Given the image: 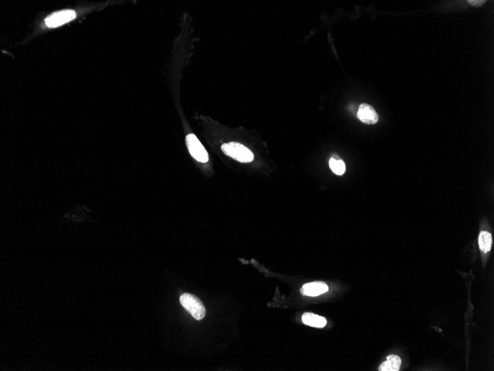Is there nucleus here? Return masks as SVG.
Here are the masks:
<instances>
[{
	"instance_id": "obj_1",
	"label": "nucleus",
	"mask_w": 494,
	"mask_h": 371,
	"mask_svg": "<svg viewBox=\"0 0 494 371\" xmlns=\"http://www.w3.org/2000/svg\"><path fill=\"white\" fill-rule=\"evenodd\" d=\"M221 149L225 154L240 162L247 163L253 161V153L244 145L238 142L223 144L221 146Z\"/></svg>"
},
{
	"instance_id": "obj_2",
	"label": "nucleus",
	"mask_w": 494,
	"mask_h": 371,
	"mask_svg": "<svg viewBox=\"0 0 494 371\" xmlns=\"http://www.w3.org/2000/svg\"><path fill=\"white\" fill-rule=\"evenodd\" d=\"M180 302L182 307L196 320H201L205 316V308L202 302L196 296L190 294H182L181 296Z\"/></svg>"
},
{
	"instance_id": "obj_3",
	"label": "nucleus",
	"mask_w": 494,
	"mask_h": 371,
	"mask_svg": "<svg viewBox=\"0 0 494 371\" xmlns=\"http://www.w3.org/2000/svg\"><path fill=\"white\" fill-rule=\"evenodd\" d=\"M186 142L189 151L194 159L200 162H207L209 160V155L196 135L193 134H189L186 137Z\"/></svg>"
},
{
	"instance_id": "obj_4",
	"label": "nucleus",
	"mask_w": 494,
	"mask_h": 371,
	"mask_svg": "<svg viewBox=\"0 0 494 371\" xmlns=\"http://www.w3.org/2000/svg\"><path fill=\"white\" fill-rule=\"evenodd\" d=\"M76 17V14L74 11H62L54 13L48 17L46 20V24L49 28H57L74 20Z\"/></svg>"
},
{
	"instance_id": "obj_5",
	"label": "nucleus",
	"mask_w": 494,
	"mask_h": 371,
	"mask_svg": "<svg viewBox=\"0 0 494 371\" xmlns=\"http://www.w3.org/2000/svg\"><path fill=\"white\" fill-rule=\"evenodd\" d=\"M357 117L362 122L367 125H375L379 120V116L373 106L367 103L360 105Z\"/></svg>"
},
{
	"instance_id": "obj_6",
	"label": "nucleus",
	"mask_w": 494,
	"mask_h": 371,
	"mask_svg": "<svg viewBox=\"0 0 494 371\" xmlns=\"http://www.w3.org/2000/svg\"><path fill=\"white\" fill-rule=\"evenodd\" d=\"M329 287L323 281L307 283L300 289V293L307 297H317L327 292Z\"/></svg>"
},
{
	"instance_id": "obj_7",
	"label": "nucleus",
	"mask_w": 494,
	"mask_h": 371,
	"mask_svg": "<svg viewBox=\"0 0 494 371\" xmlns=\"http://www.w3.org/2000/svg\"><path fill=\"white\" fill-rule=\"evenodd\" d=\"M302 321L306 325L318 327V328H322V327H325L327 324V321L325 318L314 314L312 313H304L302 316Z\"/></svg>"
},
{
	"instance_id": "obj_8",
	"label": "nucleus",
	"mask_w": 494,
	"mask_h": 371,
	"mask_svg": "<svg viewBox=\"0 0 494 371\" xmlns=\"http://www.w3.org/2000/svg\"><path fill=\"white\" fill-rule=\"evenodd\" d=\"M402 361L396 355H391L387 357V360L382 363L379 367L380 371H398L400 368Z\"/></svg>"
},
{
	"instance_id": "obj_9",
	"label": "nucleus",
	"mask_w": 494,
	"mask_h": 371,
	"mask_svg": "<svg viewBox=\"0 0 494 371\" xmlns=\"http://www.w3.org/2000/svg\"><path fill=\"white\" fill-rule=\"evenodd\" d=\"M492 242V236L489 232L482 231L479 233V246L482 252L487 253L491 250Z\"/></svg>"
},
{
	"instance_id": "obj_10",
	"label": "nucleus",
	"mask_w": 494,
	"mask_h": 371,
	"mask_svg": "<svg viewBox=\"0 0 494 371\" xmlns=\"http://www.w3.org/2000/svg\"><path fill=\"white\" fill-rule=\"evenodd\" d=\"M329 166H330V169H332L333 173H335L337 175L341 176L346 172V166H345L344 161L342 159L332 158L329 160Z\"/></svg>"
},
{
	"instance_id": "obj_11",
	"label": "nucleus",
	"mask_w": 494,
	"mask_h": 371,
	"mask_svg": "<svg viewBox=\"0 0 494 371\" xmlns=\"http://www.w3.org/2000/svg\"><path fill=\"white\" fill-rule=\"evenodd\" d=\"M468 3L474 7H480L483 6L486 1L484 0H468Z\"/></svg>"
}]
</instances>
